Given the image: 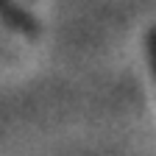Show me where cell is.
<instances>
[{"instance_id":"obj_1","label":"cell","mask_w":156,"mask_h":156,"mask_svg":"<svg viewBox=\"0 0 156 156\" xmlns=\"http://www.w3.org/2000/svg\"><path fill=\"white\" fill-rule=\"evenodd\" d=\"M0 17H6L11 25H17L20 31H25V34H34L36 31V23L14 6V0H0Z\"/></svg>"},{"instance_id":"obj_2","label":"cell","mask_w":156,"mask_h":156,"mask_svg":"<svg viewBox=\"0 0 156 156\" xmlns=\"http://www.w3.org/2000/svg\"><path fill=\"white\" fill-rule=\"evenodd\" d=\"M148 53H151V64H153V75H156V31H151V36H148Z\"/></svg>"}]
</instances>
